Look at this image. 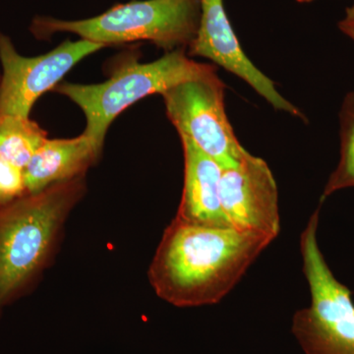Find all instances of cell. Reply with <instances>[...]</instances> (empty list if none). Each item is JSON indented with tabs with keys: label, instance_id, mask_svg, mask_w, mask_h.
<instances>
[{
	"label": "cell",
	"instance_id": "cell-1",
	"mask_svg": "<svg viewBox=\"0 0 354 354\" xmlns=\"http://www.w3.org/2000/svg\"><path fill=\"white\" fill-rule=\"evenodd\" d=\"M274 239L234 227L194 225L174 218L149 269L156 293L176 307L220 302Z\"/></svg>",
	"mask_w": 354,
	"mask_h": 354
},
{
	"label": "cell",
	"instance_id": "cell-10",
	"mask_svg": "<svg viewBox=\"0 0 354 354\" xmlns=\"http://www.w3.org/2000/svg\"><path fill=\"white\" fill-rule=\"evenodd\" d=\"M184 153V187L176 218L208 227H232L221 200L223 169L189 138L180 137Z\"/></svg>",
	"mask_w": 354,
	"mask_h": 354
},
{
	"label": "cell",
	"instance_id": "cell-18",
	"mask_svg": "<svg viewBox=\"0 0 354 354\" xmlns=\"http://www.w3.org/2000/svg\"><path fill=\"white\" fill-rule=\"evenodd\" d=\"M0 206H1V205H0Z\"/></svg>",
	"mask_w": 354,
	"mask_h": 354
},
{
	"label": "cell",
	"instance_id": "cell-15",
	"mask_svg": "<svg viewBox=\"0 0 354 354\" xmlns=\"http://www.w3.org/2000/svg\"><path fill=\"white\" fill-rule=\"evenodd\" d=\"M339 30L354 41V21L346 19L339 23Z\"/></svg>",
	"mask_w": 354,
	"mask_h": 354
},
{
	"label": "cell",
	"instance_id": "cell-16",
	"mask_svg": "<svg viewBox=\"0 0 354 354\" xmlns=\"http://www.w3.org/2000/svg\"><path fill=\"white\" fill-rule=\"evenodd\" d=\"M346 19L354 21V2L353 6L346 9Z\"/></svg>",
	"mask_w": 354,
	"mask_h": 354
},
{
	"label": "cell",
	"instance_id": "cell-13",
	"mask_svg": "<svg viewBox=\"0 0 354 354\" xmlns=\"http://www.w3.org/2000/svg\"><path fill=\"white\" fill-rule=\"evenodd\" d=\"M339 160L324 188L321 201L337 191L354 187V92L348 93L339 111Z\"/></svg>",
	"mask_w": 354,
	"mask_h": 354
},
{
	"label": "cell",
	"instance_id": "cell-5",
	"mask_svg": "<svg viewBox=\"0 0 354 354\" xmlns=\"http://www.w3.org/2000/svg\"><path fill=\"white\" fill-rule=\"evenodd\" d=\"M321 207L322 203L300 235L311 304L295 314L291 332L305 354H354L353 293L335 278L319 246Z\"/></svg>",
	"mask_w": 354,
	"mask_h": 354
},
{
	"label": "cell",
	"instance_id": "cell-6",
	"mask_svg": "<svg viewBox=\"0 0 354 354\" xmlns=\"http://www.w3.org/2000/svg\"><path fill=\"white\" fill-rule=\"evenodd\" d=\"M225 85L216 74L177 84L162 93L167 118L220 165L236 167L247 152L235 136L225 109Z\"/></svg>",
	"mask_w": 354,
	"mask_h": 354
},
{
	"label": "cell",
	"instance_id": "cell-9",
	"mask_svg": "<svg viewBox=\"0 0 354 354\" xmlns=\"http://www.w3.org/2000/svg\"><path fill=\"white\" fill-rule=\"evenodd\" d=\"M188 53L212 60L245 81L271 104L272 108L307 121L304 114L286 100L274 83L246 57L225 12L223 0H201V15L194 41Z\"/></svg>",
	"mask_w": 354,
	"mask_h": 354
},
{
	"label": "cell",
	"instance_id": "cell-7",
	"mask_svg": "<svg viewBox=\"0 0 354 354\" xmlns=\"http://www.w3.org/2000/svg\"><path fill=\"white\" fill-rule=\"evenodd\" d=\"M104 46L88 39L65 41L39 57L21 55L0 32V114L30 118L39 97L53 90L78 62Z\"/></svg>",
	"mask_w": 354,
	"mask_h": 354
},
{
	"label": "cell",
	"instance_id": "cell-11",
	"mask_svg": "<svg viewBox=\"0 0 354 354\" xmlns=\"http://www.w3.org/2000/svg\"><path fill=\"white\" fill-rule=\"evenodd\" d=\"M101 149L86 134L71 139H46L23 169L26 193L85 176L99 160Z\"/></svg>",
	"mask_w": 354,
	"mask_h": 354
},
{
	"label": "cell",
	"instance_id": "cell-14",
	"mask_svg": "<svg viewBox=\"0 0 354 354\" xmlns=\"http://www.w3.org/2000/svg\"><path fill=\"white\" fill-rule=\"evenodd\" d=\"M26 194L23 169L0 158V205L6 204Z\"/></svg>",
	"mask_w": 354,
	"mask_h": 354
},
{
	"label": "cell",
	"instance_id": "cell-12",
	"mask_svg": "<svg viewBox=\"0 0 354 354\" xmlns=\"http://www.w3.org/2000/svg\"><path fill=\"white\" fill-rule=\"evenodd\" d=\"M48 132L30 118L0 114V158L24 169Z\"/></svg>",
	"mask_w": 354,
	"mask_h": 354
},
{
	"label": "cell",
	"instance_id": "cell-4",
	"mask_svg": "<svg viewBox=\"0 0 354 354\" xmlns=\"http://www.w3.org/2000/svg\"><path fill=\"white\" fill-rule=\"evenodd\" d=\"M216 73L215 65L194 62L186 55L185 48H179L153 62H132L122 65L101 84L65 82L58 84L55 90L82 109L86 116L84 134L102 150L111 123L133 104L148 95H162L184 81Z\"/></svg>",
	"mask_w": 354,
	"mask_h": 354
},
{
	"label": "cell",
	"instance_id": "cell-3",
	"mask_svg": "<svg viewBox=\"0 0 354 354\" xmlns=\"http://www.w3.org/2000/svg\"><path fill=\"white\" fill-rule=\"evenodd\" d=\"M201 0H132L88 19L35 18L31 32L39 39L71 32L104 46L149 41L169 51L189 46L196 37Z\"/></svg>",
	"mask_w": 354,
	"mask_h": 354
},
{
	"label": "cell",
	"instance_id": "cell-2",
	"mask_svg": "<svg viewBox=\"0 0 354 354\" xmlns=\"http://www.w3.org/2000/svg\"><path fill=\"white\" fill-rule=\"evenodd\" d=\"M85 192L82 176L0 206V314L43 271Z\"/></svg>",
	"mask_w": 354,
	"mask_h": 354
},
{
	"label": "cell",
	"instance_id": "cell-17",
	"mask_svg": "<svg viewBox=\"0 0 354 354\" xmlns=\"http://www.w3.org/2000/svg\"><path fill=\"white\" fill-rule=\"evenodd\" d=\"M299 3H309V2L314 1V0H297Z\"/></svg>",
	"mask_w": 354,
	"mask_h": 354
},
{
	"label": "cell",
	"instance_id": "cell-8",
	"mask_svg": "<svg viewBox=\"0 0 354 354\" xmlns=\"http://www.w3.org/2000/svg\"><path fill=\"white\" fill-rule=\"evenodd\" d=\"M221 206L232 227L276 239L281 232L274 177L263 158L247 153L236 167L223 169Z\"/></svg>",
	"mask_w": 354,
	"mask_h": 354
}]
</instances>
